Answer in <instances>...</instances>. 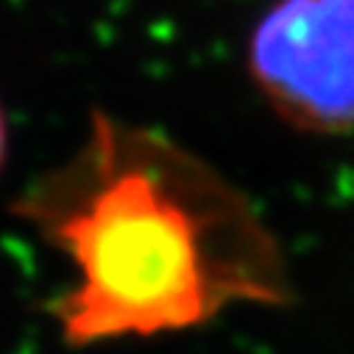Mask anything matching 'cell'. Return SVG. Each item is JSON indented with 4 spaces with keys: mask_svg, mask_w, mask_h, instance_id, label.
I'll use <instances>...</instances> for the list:
<instances>
[{
    "mask_svg": "<svg viewBox=\"0 0 354 354\" xmlns=\"http://www.w3.org/2000/svg\"><path fill=\"white\" fill-rule=\"evenodd\" d=\"M12 209L73 265L75 282L48 307L70 346L185 332L293 296L243 190L182 142L106 112Z\"/></svg>",
    "mask_w": 354,
    "mask_h": 354,
    "instance_id": "6da1fadb",
    "label": "cell"
},
{
    "mask_svg": "<svg viewBox=\"0 0 354 354\" xmlns=\"http://www.w3.org/2000/svg\"><path fill=\"white\" fill-rule=\"evenodd\" d=\"M248 73L288 126L354 131V0H274L251 31Z\"/></svg>",
    "mask_w": 354,
    "mask_h": 354,
    "instance_id": "7a4b0ae2",
    "label": "cell"
},
{
    "mask_svg": "<svg viewBox=\"0 0 354 354\" xmlns=\"http://www.w3.org/2000/svg\"><path fill=\"white\" fill-rule=\"evenodd\" d=\"M3 159H6V118L3 109H0V167H3Z\"/></svg>",
    "mask_w": 354,
    "mask_h": 354,
    "instance_id": "3957f363",
    "label": "cell"
}]
</instances>
